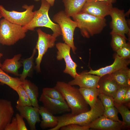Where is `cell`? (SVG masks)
<instances>
[{
	"label": "cell",
	"instance_id": "obj_31",
	"mask_svg": "<svg viewBox=\"0 0 130 130\" xmlns=\"http://www.w3.org/2000/svg\"><path fill=\"white\" fill-rule=\"evenodd\" d=\"M118 111L114 106L104 108L103 115L113 121L120 122H123L120 120L118 116Z\"/></svg>",
	"mask_w": 130,
	"mask_h": 130
},
{
	"label": "cell",
	"instance_id": "obj_27",
	"mask_svg": "<svg viewBox=\"0 0 130 130\" xmlns=\"http://www.w3.org/2000/svg\"><path fill=\"white\" fill-rule=\"evenodd\" d=\"M114 106L117 109L118 112L121 115L123 122L126 128L129 129L130 128V111L126 106L114 101Z\"/></svg>",
	"mask_w": 130,
	"mask_h": 130
},
{
	"label": "cell",
	"instance_id": "obj_25",
	"mask_svg": "<svg viewBox=\"0 0 130 130\" xmlns=\"http://www.w3.org/2000/svg\"><path fill=\"white\" fill-rule=\"evenodd\" d=\"M79 90L90 109L93 107L98 100V97L100 93L98 89L80 88Z\"/></svg>",
	"mask_w": 130,
	"mask_h": 130
},
{
	"label": "cell",
	"instance_id": "obj_21",
	"mask_svg": "<svg viewBox=\"0 0 130 130\" xmlns=\"http://www.w3.org/2000/svg\"><path fill=\"white\" fill-rule=\"evenodd\" d=\"M109 74L119 87L130 86V70L127 67Z\"/></svg>",
	"mask_w": 130,
	"mask_h": 130
},
{
	"label": "cell",
	"instance_id": "obj_2",
	"mask_svg": "<svg viewBox=\"0 0 130 130\" xmlns=\"http://www.w3.org/2000/svg\"><path fill=\"white\" fill-rule=\"evenodd\" d=\"M55 87L63 96L72 114L78 115L90 110L89 106L79 89L68 83L60 81L57 82Z\"/></svg>",
	"mask_w": 130,
	"mask_h": 130
},
{
	"label": "cell",
	"instance_id": "obj_6",
	"mask_svg": "<svg viewBox=\"0 0 130 130\" xmlns=\"http://www.w3.org/2000/svg\"><path fill=\"white\" fill-rule=\"evenodd\" d=\"M70 17L66 15L64 11L62 10L53 16V20L60 27L63 41L71 47L73 53L75 54L77 48L74 44L73 37L77 25Z\"/></svg>",
	"mask_w": 130,
	"mask_h": 130
},
{
	"label": "cell",
	"instance_id": "obj_19",
	"mask_svg": "<svg viewBox=\"0 0 130 130\" xmlns=\"http://www.w3.org/2000/svg\"><path fill=\"white\" fill-rule=\"evenodd\" d=\"M21 56V54H19L15 55L11 58L6 59L2 64L1 68L7 73L19 76L18 70L23 66L22 64L20 61Z\"/></svg>",
	"mask_w": 130,
	"mask_h": 130
},
{
	"label": "cell",
	"instance_id": "obj_13",
	"mask_svg": "<svg viewBox=\"0 0 130 130\" xmlns=\"http://www.w3.org/2000/svg\"><path fill=\"white\" fill-rule=\"evenodd\" d=\"M130 63L129 59L123 58L116 54L114 56V61L111 65L96 70L91 69L89 72L86 73L101 77L127 67Z\"/></svg>",
	"mask_w": 130,
	"mask_h": 130
},
{
	"label": "cell",
	"instance_id": "obj_1",
	"mask_svg": "<svg viewBox=\"0 0 130 130\" xmlns=\"http://www.w3.org/2000/svg\"><path fill=\"white\" fill-rule=\"evenodd\" d=\"M104 108L98 98L96 104L89 111L77 115L71 113L57 116V125L53 128L58 130L62 127L70 124H75L82 126H87L100 117L103 115Z\"/></svg>",
	"mask_w": 130,
	"mask_h": 130
},
{
	"label": "cell",
	"instance_id": "obj_10",
	"mask_svg": "<svg viewBox=\"0 0 130 130\" xmlns=\"http://www.w3.org/2000/svg\"><path fill=\"white\" fill-rule=\"evenodd\" d=\"M56 47L58 50L57 59L60 60L63 59L65 63L66 67L63 72L75 78L78 74L76 71L77 65L73 61L71 56V47L65 43L61 42L57 43Z\"/></svg>",
	"mask_w": 130,
	"mask_h": 130
},
{
	"label": "cell",
	"instance_id": "obj_11",
	"mask_svg": "<svg viewBox=\"0 0 130 130\" xmlns=\"http://www.w3.org/2000/svg\"><path fill=\"white\" fill-rule=\"evenodd\" d=\"M112 4L94 0H87L81 11L97 17L105 18L109 15L113 8Z\"/></svg>",
	"mask_w": 130,
	"mask_h": 130
},
{
	"label": "cell",
	"instance_id": "obj_40",
	"mask_svg": "<svg viewBox=\"0 0 130 130\" xmlns=\"http://www.w3.org/2000/svg\"><path fill=\"white\" fill-rule=\"evenodd\" d=\"M101 1L107 2L109 3L113 4L115 3L117 1V0H94Z\"/></svg>",
	"mask_w": 130,
	"mask_h": 130
},
{
	"label": "cell",
	"instance_id": "obj_16",
	"mask_svg": "<svg viewBox=\"0 0 130 130\" xmlns=\"http://www.w3.org/2000/svg\"><path fill=\"white\" fill-rule=\"evenodd\" d=\"M100 77L86 72H82L78 74L74 79L68 83L72 85H78L80 88H97Z\"/></svg>",
	"mask_w": 130,
	"mask_h": 130
},
{
	"label": "cell",
	"instance_id": "obj_5",
	"mask_svg": "<svg viewBox=\"0 0 130 130\" xmlns=\"http://www.w3.org/2000/svg\"><path fill=\"white\" fill-rule=\"evenodd\" d=\"M28 31L22 26L2 19L0 21V43L3 45H13L24 38Z\"/></svg>",
	"mask_w": 130,
	"mask_h": 130
},
{
	"label": "cell",
	"instance_id": "obj_14",
	"mask_svg": "<svg viewBox=\"0 0 130 130\" xmlns=\"http://www.w3.org/2000/svg\"><path fill=\"white\" fill-rule=\"evenodd\" d=\"M88 126L90 129L101 130H120L126 129L123 122L113 121L103 115L95 120Z\"/></svg>",
	"mask_w": 130,
	"mask_h": 130
},
{
	"label": "cell",
	"instance_id": "obj_17",
	"mask_svg": "<svg viewBox=\"0 0 130 130\" xmlns=\"http://www.w3.org/2000/svg\"><path fill=\"white\" fill-rule=\"evenodd\" d=\"M14 111L11 102L0 99V130H4L11 121Z\"/></svg>",
	"mask_w": 130,
	"mask_h": 130
},
{
	"label": "cell",
	"instance_id": "obj_15",
	"mask_svg": "<svg viewBox=\"0 0 130 130\" xmlns=\"http://www.w3.org/2000/svg\"><path fill=\"white\" fill-rule=\"evenodd\" d=\"M16 108L20 115L26 119L31 130H36V125L41 122L39 108L32 106H20L16 105Z\"/></svg>",
	"mask_w": 130,
	"mask_h": 130
},
{
	"label": "cell",
	"instance_id": "obj_4",
	"mask_svg": "<svg viewBox=\"0 0 130 130\" xmlns=\"http://www.w3.org/2000/svg\"><path fill=\"white\" fill-rule=\"evenodd\" d=\"M51 6L46 1L41 0L39 9L34 11V15L32 20L28 24L22 26L23 28L27 30L33 31L37 27H45L51 29L53 32L52 35L56 38L62 35L59 26L52 22L49 16L48 12Z\"/></svg>",
	"mask_w": 130,
	"mask_h": 130
},
{
	"label": "cell",
	"instance_id": "obj_22",
	"mask_svg": "<svg viewBox=\"0 0 130 130\" xmlns=\"http://www.w3.org/2000/svg\"><path fill=\"white\" fill-rule=\"evenodd\" d=\"M21 85L27 94L32 106L39 108L38 98L39 95L38 87L30 80L26 79L23 82Z\"/></svg>",
	"mask_w": 130,
	"mask_h": 130
},
{
	"label": "cell",
	"instance_id": "obj_39",
	"mask_svg": "<svg viewBox=\"0 0 130 130\" xmlns=\"http://www.w3.org/2000/svg\"><path fill=\"white\" fill-rule=\"evenodd\" d=\"M35 1H38L41 0H33ZM47 1L51 6H53L55 0H44Z\"/></svg>",
	"mask_w": 130,
	"mask_h": 130
},
{
	"label": "cell",
	"instance_id": "obj_36",
	"mask_svg": "<svg viewBox=\"0 0 130 130\" xmlns=\"http://www.w3.org/2000/svg\"><path fill=\"white\" fill-rule=\"evenodd\" d=\"M17 121L18 130H27L23 118L20 114L17 113L15 116Z\"/></svg>",
	"mask_w": 130,
	"mask_h": 130
},
{
	"label": "cell",
	"instance_id": "obj_30",
	"mask_svg": "<svg viewBox=\"0 0 130 130\" xmlns=\"http://www.w3.org/2000/svg\"><path fill=\"white\" fill-rule=\"evenodd\" d=\"M111 45L114 51L116 52L124 46L126 43L125 38L117 34H112Z\"/></svg>",
	"mask_w": 130,
	"mask_h": 130
},
{
	"label": "cell",
	"instance_id": "obj_23",
	"mask_svg": "<svg viewBox=\"0 0 130 130\" xmlns=\"http://www.w3.org/2000/svg\"><path fill=\"white\" fill-rule=\"evenodd\" d=\"M87 0H62L65 6L64 11L70 17L81 11Z\"/></svg>",
	"mask_w": 130,
	"mask_h": 130
},
{
	"label": "cell",
	"instance_id": "obj_28",
	"mask_svg": "<svg viewBox=\"0 0 130 130\" xmlns=\"http://www.w3.org/2000/svg\"><path fill=\"white\" fill-rule=\"evenodd\" d=\"M16 91L19 96L16 102L17 105L20 106H32L27 94L21 85L19 86Z\"/></svg>",
	"mask_w": 130,
	"mask_h": 130
},
{
	"label": "cell",
	"instance_id": "obj_24",
	"mask_svg": "<svg viewBox=\"0 0 130 130\" xmlns=\"http://www.w3.org/2000/svg\"><path fill=\"white\" fill-rule=\"evenodd\" d=\"M36 52V49L34 48L31 56L28 58L23 59L21 61L23 67L22 73L19 75L21 81L23 82L28 76L31 75L35 68L34 63V57Z\"/></svg>",
	"mask_w": 130,
	"mask_h": 130
},
{
	"label": "cell",
	"instance_id": "obj_18",
	"mask_svg": "<svg viewBox=\"0 0 130 130\" xmlns=\"http://www.w3.org/2000/svg\"><path fill=\"white\" fill-rule=\"evenodd\" d=\"M98 84L97 88L100 93L112 96L113 98L119 87L109 74L101 77Z\"/></svg>",
	"mask_w": 130,
	"mask_h": 130
},
{
	"label": "cell",
	"instance_id": "obj_38",
	"mask_svg": "<svg viewBox=\"0 0 130 130\" xmlns=\"http://www.w3.org/2000/svg\"><path fill=\"white\" fill-rule=\"evenodd\" d=\"M130 87L127 90L124 98L122 103V104L127 106L128 107H130Z\"/></svg>",
	"mask_w": 130,
	"mask_h": 130
},
{
	"label": "cell",
	"instance_id": "obj_8",
	"mask_svg": "<svg viewBox=\"0 0 130 130\" xmlns=\"http://www.w3.org/2000/svg\"><path fill=\"white\" fill-rule=\"evenodd\" d=\"M109 15L111 19L110 23L111 31L110 34H118L127 39L125 35L129 36H130V30L125 19L126 15L124 10L113 7Z\"/></svg>",
	"mask_w": 130,
	"mask_h": 130
},
{
	"label": "cell",
	"instance_id": "obj_33",
	"mask_svg": "<svg viewBox=\"0 0 130 130\" xmlns=\"http://www.w3.org/2000/svg\"><path fill=\"white\" fill-rule=\"evenodd\" d=\"M130 86L119 87L117 91L114 98V101L121 104L124 98L126 92Z\"/></svg>",
	"mask_w": 130,
	"mask_h": 130
},
{
	"label": "cell",
	"instance_id": "obj_35",
	"mask_svg": "<svg viewBox=\"0 0 130 130\" xmlns=\"http://www.w3.org/2000/svg\"><path fill=\"white\" fill-rule=\"evenodd\" d=\"M90 128L88 126H82L75 124H70L63 126L60 129L61 130H88Z\"/></svg>",
	"mask_w": 130,
	"mask_h": 130
},
{
	"label": "cell",
	"instance_id": "obj_29",
	"mask_svg": "<svg viewBox=\"0 0 130 130\" xmlns=\"http://www.w3.org/2000/svg\"><path fill=\"white\" fill-rule=\"evenodd\" d=\"M42 92V93L51 98L66 102L61 93L55 86L52 88H44Z\"/></svg>",
	"mask_w": 130,
	"mask_h": 130
},
{
	"label": "cell",
	"instance_id": "obj_20",
	"mask_svg": "<svg viewBox=\"0 0 130 130\" xmlns=\"http://www.w3.org/2000/svg\"><path fill=\"white\" fill-rule=\"evenodd\" d=\"M39 112L42 117V120L40 124L42 129L52 128L57 125L58 120L57 117L53 116L43 106H40Z\"/></svg>",
	"mask_w": 130,
	"mask_h": 130
},
{
	"label": "cell",
	"instance_id": "obj_34",
	"mask_svg": "<svg viewBox=\"0 0 130 130\" xmlns=\"http://www.w3.org/2000/svg\"><path fill=\"white\" fill-rule=\"evenodd\" d=\"M117 54L120 57L125 59H129L130 57V45L126 43L123 47L117 51Z\"/></svg>",
	"mask_w": 130,
	"mask_h": 130
},
{
	"label": "cell",
	"instance_id": "obj_9",
	"mask_svg": "<svg viewBox=\"0 0 130 130\" xmlns=\"http://www.w3.org/2000/svg\"><path fill=\"white\" fill-rule=\"evenodd\" d=\"M37 31L38 35V39L35 48L38 52L37 57L35 59L36 64L35 69L38 72H41L40 65L43 57L49 48L54 47L56 38L42 31L41 29H38Z\"/></svg>",
	"mask_w": 130,
	"mask_h": 130
},
{
	"label": "cell",
	"instance_id": "obj_3",
	"mask_svg": "<svg viewBox=\"0 0 130 130\" xmlns=\"http://www.w3.org/2000/svg\"><path fill=\"white\" fill-rule=\"evenodd\" d=\"M77 23L81 34L89 38L100 33L107 25L105 18H101L80 11L72 17Z\"/></svg>",
	"mask_w": 130,
	"mask_h": 130
},
{
	"label": "cell",
	"instance_id": "obj_32",
	"mask_svg": "<svg viewBox=\"0 0 130 130\" xmlns=\"http://www.w3.org/2000/svg\"><path fill=\"white\" fill-rule=\"evenodd\" d=\"M98 96L104 108L114 106V101L112 97L102 93H100Z\"/></svg>",
	"mask_w": 130,
	"mask_h": 130
},
{
	"label": "cell",
	"instance_id": "obj_7",
	"mask_svg": "<svg viewBox=\"0 0 130 130\" xmlns=\"http://www.w3.org/2000/svg\"><path fill=\"white\" fill-rule=\"evenodd\" d=\"M34 7L33 5L24 4L22 8L26 9L25 11L19 12L8 11L3 6L0 5V13L2 17L9 21L23 26L28 24L33 18L34 12L33 10Z\"/></svg>",
	"mask_w": 130,
	"mask_h": 130
},
{
	"label": "cell",
	"instance_id": "obj_26",
	"mask_svg": "<svg viewBox=\"0 0 130 130\" xmlns=\"http://www.w3.org/2000/svg\"><path fill=\"white\" fill-rule=\"evenodd\" d=\"M0 82L8 85L15 91L23 83L19 78L13 77L9 76L0 67Z\"/></svg>",
	"mask_w": 130,
	"mask_h": 130
},
{
	"label": "cell",
	"instance_id": "obj_37",
	"mask_svg": "<svg viewBox=\"0 0 130 130\" xmlns=\"http://www.w3.org/2000/svg\"><path fill=\"white\" fill-rule=\"evenodd\" d=\"M4 130H18L17 123L15 117H13L11 122L6 126Z\"/></svg>",
	"mask_w": 130,
	"mask_h": 130
},
{
	"label": "cell",
	"instance_id": "obj_41",
	"mask_svg": "<svg viewBox=\"0 0 130 130\" xmlns=\"http://www.w3.org/2000/svg\"><path fill=\"white\" fill-rule=\"evenodd\" d=\"M3 56V54L2 53H1L0 52V67L2 65V64H1L0 62V58L2 57Z\"/></svg>",
	"mask_w": 130,
	"mask_h": 130
},
{
	"label": "cell",
	"instance_id": "obj_42",
	"mask_svg": "<svg viewBox=\"0 0 130 130\" xmlns=\"http://www.w3.org/2000/svg\"><path fill=\"white\" fill-rule=\"evenodd\" d=\"M2 17V16L1 13H0V19Z\"/></svg>",
	"mask_w": 130,
	"mask_h": 130
},
{
	"label": "cell",
	"instance_id": "obj_12",
	"mask_svg": "<svg viewBox=\"0 0 130 130\" xmlns=\"http://www.w3.org/2000/svg\"><path fill=\"white\" fill-rule=\"evenodd\" d=\"M39 101L43 104V106L53 115L71 111L66 102L51 98L42 93L40 97Z\"/></svg>",
	"mask_w": 130,
	"mask_h": 130
}]
</instances>
